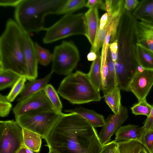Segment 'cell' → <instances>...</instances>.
<instances>
[{
  "label": "cell",
  "instance_id": "ba28073f",
  "mask_svg": "<svg viewBox=\"0 0 153 153\" xmlns=\"http://www.w3.org/2000/svg\"><path fill=\"white\" fill-rule=\"evenodd\" d=\"M24 146L22 128L13 120L0 121V153H17Z\"/></svg>",
  "mask_w": 153,
  "mask_h": 153
},
{
  "label": "cell",
  "instance_id": "484cf974",
  "mask_svg": "<svg viewBox=\"0 0 153 153\" xmlns=\"http://www.w3.org/2000/svg\"><path fill=\"white\" fill-rule=\"evenodd\" d=\"M86 0H66L57 15L72 14L74 12L85 7Z\"/></svg>",
  "mask_w": 153,
  "mask_h": 153
},
{
  "label": "cell",
  "instance_id": "9a60e30c",
  "mask_svg": "<svg viewBox=\"0 0 153 153\" xmlns=\"http://www.w3.org/2000/svg\"><path fill=\"white\" fill-rule=\"evenodd\" d=\"M53 74L51 71L43 78L29 81L25 84L17 101L20 102L35 94L43 90L48 84Z\"/></svg>",
  "mask_w": 153,
  "mask_h": 153
},
{
  "label": "cell",
  "instance_id": "7bdbcfd3",
  "mask_svg": "<svg viewBox=\"0 0 153 153\" xmlns=\"http://www.w3.org/2000/svg\"><path fill=\"white\" fill-rule=\"evenodd\" d=\"M97 57V53L90 51L87 55V58L89 61H94Z\"/></svg>",
  "mask_w": 153,
  "mask_h": 153
},
{
  "label": "cell",
  "instance_id": "7402d4cb",
  "mask_svg": "<svg viewBox=\"0 0 153 153\" xmlns=\"http://www.w3.org/2000/svg\"><path fill=\"white\" fill-rule=\"evenodd\" d=\"M23 139L25 146L33 152H39L42 144L41 136L38 134L22 128Z\"/></svg>",
  "mask_w": 153,
  "mask_h": 153
},
{
  "label": "cell",
  "instance_id": "7a4b0ae2",
  "mask_svg": "<svg viewBox=\"0 0 153 153\" xmlns=\"http://www.w3.org/2000/svg\"><path fill=\"white\" fill-rule=\"evenodd\" d=\"M0 71H10L27 79L24 33L16 21L9 19L0 37Z\"/></svg>",
  "mask_w": 153,
  "mask_h": 153
},
{
  "label": "cell",
  "instance_id": "4dcf8cb0",
  "mask_svg": "<svg viewBox=\"0 0 153 153\" xmlns=\"http://www.w3.org/2000/svg\"><path fill=\"white\" fill-rule=\"evenodd\" d=\"M152 105L147 101L146 98L138 101L131 108L132 113L136 115H143L148 117L150 114Z\"/></svg>",
  "mask_w": 153,
  "mask_h": 153
},
{
  "label": "cell",
  "instance_id": "e0dca14e",
  "mask_svg": "<svg viewBox=\"0 0 153 153\" xmlns=\"http://www.w3.org/2000/svg\"><path fill=\"white\" fill-rule=\"evenodd\" d=\"M140 21L153 25V0H143L132 13Z\"/></svg>",
  "mask_w": 153,
  "mask_h": 153
},
{
  "label": "cell",
  "instance_id": "ac0fdd59",
  "mask_svg": "<svg viewBox=\"0 0 153 153\" xmlns=\"http://www.w3.org/2000/svg\"><path fill=\"white\" fill-rule=\"evenodd\" d=\"M65 111L68 113H75L86 120L94 127H102L105 124L104 117L95 111L82 107L72 109L66 110Z\"/></svg>",
  "mask_w": 153,
  "mask_h": 153
},
{
  "label": "cell",
  "instance_id": "f6af8a7d",
  "mask_svg": "<svg viewBox=\"0 0 153 153\" xmlns=\"http://www.w3.org/2000/svg\"><path fill=\"white\" fill-rule=\"evenodd\" d=\"M17 153H26L25 146L22 147Z\"/></svg>",
  "mask_w": 153,
  "mask_h": 153
},
{
  "label": "cell",
  "instance_id": "f546056e",
  "mask_svg": "<svg viewBox=\"0 0 153 153\" xmlns=\"http://www.w3.org/2000/svg\"><path fill=\"white\" fill-rule=\"evenodd\" d=\"M35 44L38 63L44 66L48 65L52 61L53 53L49 50L42 47L37 42Z\"/></svg>",
  "mask_w": 153,
  "mask_h": 153
},
{
  "label": "cell",
  "instance_id": "ee69618b",
  "mask_svg": "<svg viewBox=\"0 0 153 153\" xmlns=\"http://www.w3.org/2000/svg\"><path fill=\"white\" fill-rule=\"evenodd\" d=\"M110 153H120L117 143V144L112 149Z\"/></svg>",
  "mask_w": 153,
  "mask_h": 153
},
{
  "label": "cell",
  "instance_id": "ffe728a7",
  "mask_svg": "<svg viewBox=\"0 0 153 153\" xmlns=\"http://www.w3.org/2000/svg\"><path fill=\"white\" fill-rule=\"evenodd\" d=\"M120 89L115 87L106 91H102L105 100L114 114L118 113L121 106Z\"/></svg>",
  "mask_w": 153,
  "mask_h": 153
},
{
  "label": "cell",
  "instance_id": "b9f144b4",
  "mask_svg": "<svg viewBox=\"0 0 153 153\" xmlns=\"http://www.w3.org/2000/svg\"><path fill=\"white\" fill-rule=\"evenodd\" d=\"M108 19V14L107 12L103 14L100 19V24L99 28L100 29H103L106 25Z\"/></svg>",
  "mask_w": 153,
  "mask_h": 153
},
{
  "label": "cell",
  "instance_id": "836d02e7",
  "mask_svg": "<svg viewBox=\"0 0 153 153\" xmlns=\"http://www.w3.org/2000/svg\"><path fill=\"white\" fill-rule=\"evenodd\" d=\"M12 105L7 99V96L0 94V116L4 117L9 114Z\"/></svg>",
  "mask_w": 153,
  "mask_h": 153
},
{
  "label": "cell",
  "instance_id": "5b68a950",
  "mask_svg": "<svg viewBox=\"0 0 153 153\" xmlns=\"http://www.w3.org/2000/svg\"><path fill=\"white\" fill-rule=\"evenodd\" d=\"M42 41L49 44L68 36L85 35V33L84 14L65 15L52 26L46 28Z\"/></svg>",
  "mask_w": 153,
  "mask_h": 153
},
{
  "label": "cell",
  "instance_id": "52a82bcc",
  "mask_svg": "<svg viewBox=\"0 0 153 153\" xmlns=\"http://www.w3.org/2000/svg\"><path fill=\"white\" fill-rule=\"evenodd\" d=\"M51 72L68 75L76 68L80 59L78 50L72 42L63 41L55 47Z\"/></svg>",
  "mask_w": 153,
  "mask_h": 153
},
{
  "label": "cell",
  "instance_id": "4fadbf2b",
  "mask_svg": "<svg viewBox=\"0 0 153 153\" xmlns=\"http://www.w3.org/2000/svg\"><path fill=\"white\" fill-rule=\"evenodd\" d=\"M144 132L143 126L131 124L121 126L115 133V140L117 143L130 140L139 142Z\"/></svg>",
  "mask_w": 153,
  "mask_h": 153
},
{
  "label": "cell",
  "instance_id": "bcb514c9",
  "mask_svg": "<svg viewBox=\"0 0 153 153\" xmlns=\"http://www.w3.org/2000/svg\"><path fill=\"white\" fill-rule=\"evenodd\" d=\"M25 149L26 153H33V151L25 147Z\"/></svg>",
  "mask_w": 153,
  "mask_h": 153
},
{
  "label": "cell",
  "instance_id": "6da1fadb",
  "mask_svg": "<svg viewBox=\"0 0 153 153\" xmlns=\"http://www.w3.org/2000/svg\"><path fill=\"white\" fill-rule=\"evenodd\" d=\"M45 140L56 153H100L103 147L95 128L75 113H62Z\"/></svg>",
  "mask_w": 153,
  "mask_h": 153
},
{
  "label": "cell",
  "instance_id": "603a6c76",
  "mask_svg": "<svg viewBox=\"0 0 153 153\" xmlns=\"http://www.w3.org/2000/svg\"><path fill=\"white\" fill-rule=\"evenodd\" d=\"M124 9L123 4L112 9L108 13L111 14L110 43L117 40V29Z\"/></svg>",
  "mask_w": 153,
  "mask_h": 153
},
{
  "label": "cell",
  "instance_id": "277c9868",
  "mask_svg": "<svg viewBox=\"0 0 153 153\" xmlns=\"http://www.w3.org/2000/svg\"><path fill=\"white\" fill-rule=\"evenodd\" d=\"M58 93L73 104L100 101L102 97L88 74L77 71L67 75L61 82Z\"/></svg>",
  "mask_w": 153,
  "mask_h": 153
},
{
  "label": "cell",
  "instance_id": "3957f363",
  "mask_svg": "<svg viewBox=\"0 0 153 153\" xmlns=\"http://www.w3.org/2000/svg\"><path fill=\"white\" fill-rule=\"evenodd\" d=\"M66 1L22 0L15 7V21L25 33L45 30V17L56 14Z\"/></svg>",
  "mask_w": 153,
  "mask_h": 153
},
{
  "label": "cell",
  "instance_id": "8d00e7d4",
  "mask_svg": "<svg viewBox=\"0 0 153 153\" xmlns=\"http://www.w3.org/2000/svg\"><path fill=\"white\" fill-rule=\"evenodd\" d=\"M140 1L137 0H124L123 7L126 11L131 13L138 6Z\"/></svg>",
  "mask_w": 153,
  "mask_h": 153
},
{
  "label": "cell",
  "instance_id": "83f0119b",
  "mask_svg": "<svg viewBox=\"0 0 153 153\" xmlns=\"http://www.w3.org/2000/svg\"><path fill=\"white\" fill-rule=\"evenodd\" d=\"M106 61L108 67L109 78L105 91L109 90L117 86L115 64L112 60L109 48L107 54Z\"/></svg>",
  "mask_w": 153,
  "mask_h": 153
},
{
  "label": "cell",
  "instance_id": "d6a6232c",
  "mask_svg": "<svg viewBox=\"0 0 153 153\" xmlns=\"http://www.w3.org/2000/svg\"><path fill=\"white\" fill-rule=\"evenodd\" d=\"M149 153H153V130H145L139 142Z\"/></svg>",
  "mask_w": 153,
  "mask_h": 153
},
{
  "label": "cell",
  "instance_id": "d6986e66",
  "mask_svg": "<svg viewBox=\"0 0 153 153\" xmlns=\"http://www.w3.org/2000/svg\"><path fill=\"white\" fill-rule=\"evenodd\" d=\"M137 62L143 68L153 70V52L137 43L136 48Z\"/></svg>",
  "mask_w": 153,
  "mask_h": 153
},
{
  "label": "cell",
  "instance_id": "8992f818",
  "mask_svg": "<svg viewBox=\"0 0 153 153\" xmlns=\"http://www.w3.org/2000/svg\"><path fill=\"white\" fill-rule=\"evenodd\" d=\"M62 113L56 110L44 111L22 115L15 119L22 128L36 133L45 139Z\"/></svg>",
  "mask_w": 153,
  "mask_h": 153
},
{
  "label": "cell",
  "instance_id": "cb8c5ba5",
  "mask_svg": "<svg viewBox=\"0 0 153 153\" xmlns=\"http://www.w3.org/2000/svg\"><path fill=\"white\" fill-rule=\"evenodd\" d=\"M108 14V19L106 25L102 29L98 27L94 43L91 47V52L96 53L102 46L111 21V15Z\"/></svg>",
  "mask_w": 153,
  "mask_h": 153
},
{
  "label": "cell",
  "instance_id": "8fae6325",
  "mask_svg": "<svg viewBox=\"0 0 153 153\" xmlns=\"http://www.w3.org/2000/svg\"><path fill=\"white\" fill-rule=\"evenodd\" d=\"M127 108L121 105L119 112L117 114H110L107 117L104 125L98 135L102 145L107 144L111 140V137L128 118Z\"/></svg>",
  "mask_w": 153,
  "mask_h": 153
},
{
  "label": "cell",
  "instance_id": "f35d334b",
  "mask_svg": "<svg viewBox=\"0 0 153 153\" xmlns=\"http://www.w3.org/2000/svg\"><path fill=\"white\" fill-rule=\"evenodd\" d=\"M109 49L111 53L112 60L115 64L118 57V44L117 39L114 42L109 43Z\"/></svg>",
  "mask_w": 153,
  "mask_h": 153
},
{
  "label": "cell",
  "instance_id": "1f68e13d",
  "mask_svg": "<svg viewBox=\"0 0 153 153\" xmlns=\"http://www.w3.org/2000/svg\"><path fill=\"white\" fill-rule=\"evenodd\" d=\"M27 79L25 77L21 76L12 86L7 96V99L9 102H13L17 96L20 94L24 88Z\"/></svg>",
  "mask_w": 153,
  "mask_h": 153
},
{
  "label": "cell",
  "instance_id": "30bf717a",
  "mask_svg": "<svg viewBox=\"0 0 153 153\" xmlns=\"http://www.w3.org/2000/svg\"><path fill=\"white\" fill-rule=\"evenodd\" d=\"M153 85V70L144 69L139 65L130 83L129 91L140 101L146 98Z\"/></svg>",
  "mask_w": 153,
  "mask_h": 153
},
{
  "label": "cell",
  "instance_id": "74e56055",
  "mask_svg": "<svg viewBox=\"0 0 153 153\" xmlns=\"http://www.w3.org/2000/svg\"><path fill=\"white\" fill-rule=\"evenodd\" d=\"M152 108L149 115L147 117L143 123V126L145 131L153 130V103Z\"/></svg>",
  "mask_w": 153,
  "mask_h": 153
},
{
  "label": "cell",
  "instance_id": "5bb4252c",
  "mask_svg": "<svg viewBox=\"0 0 153 153\" xmlns=\"http://www.w3.org/2000/svg\"><path fill=\"white\" fill-rule=\"evenodd\" d=\"M98 10L96 8H90L84 14L85 29L84 35L92 45L94 43L100 24Z\"/></svg>",
  "mask_w": 153,
  "mask_h": 153
},
{
  "label": "cell",
  "instance_id": "d590c367",
  "mask_svg": "<svg viewBox=\"0 0 153 153\" xmlns=\"http://www.w3.org/2000/svg\"><path fill=\"white\" fill-rule=\"evenodd\" d=\"M85 7L89 9L96 8L106 11L105 1L102 0H88L87 1Z\"/></svg>",
  "mask_w": 153,
  "mask_h": 153
},
{
  "label": "cell",
  "instance_id": "d4e9b609",
  "mask_svg": "<svg viewBox=\"0 0 153 153\" xmlns=\"http://www.w3.org/2000/svg\"><path fill=\"white\" fill-rule=\"evenodd\" d=\"M21 77L10 71H0V90L12 87Z\"/></svg>",
  "mask_w": 153,
  "mask_h": 153
},
{
  "label": "cell",
  "instance_id": "7dc6e473",
  "mask_svg": "<svg viewBox=\"0 0 153 153\" xmlns=\"http://www.w3.org/2000/svg\"><path fill=\"white\" fill-rule=\"evenodd\" d=\"M139 153H149L145 148L141 150Z\"/></svg>",
  "mask_w": 153,
  "mask_h": 153
},
{
  "label": "cell",
  "instance_id": "ab89813d",
  "mask_svg": "<svg viewBox=\"0 0 153 153\" xmlns=\"http://www.w3.org/2000/svg\"><path fill=\"white\" fill-rule=\"evenodd\" d=\"M22 0H0V5L3 7L10 6L16 7Z\"/></svg>",
  "mask_w": 153,
  "mask_h": 153
},
{
  "label": "cell",
  "instance_id": "7c38bea8",
  "mask_svg": "<svg viewBox=\"0 0 153 153\" xmlns=\"http://www.w3.org/2000/svg\"><path fill=\"white\" fill-rule=\"evenodd\" d=\"M24 44L25 58L27 72V79L31 81L36 79L37 76L38 63L35 44L30 34L24 33Z\"/></svg>",
  "mask_w": 153,
  "mask_h": 153
},
{
  "label": "cell",
  "instance_id": "f1b7e54d",
  "mask_svg": "<svg viewBox=\"0 0 153 153\" xmlns=\"http://www.w3.org/2000/svg\"><path fill=\"white\" fill-rule=\"evenodd\" d=\"M117 143L120 153H139L145 148L141 143L134 140Z\"/></svg>",
  "mask_w": 153,
  "mask_h": 153
},
{
  "label": "cell",
  "instance_id": "2e32d148",
  "mask_svg": "<svg viewBox=\"0 0 153 153\" xmlns=\"http://www.w3.org/2000/svg\"><path fill=\"white\" fill-rule=\"evenodd\" d=\"M138 43L153 52V25L137 21Z\"/></svg>",
  "mask_w": 153,
  "mask_h": 153
},
{
  "label": "cell",
  "instance_id": "4316f807",
  "mask_svg": "<svg viewBox=\"0 0 153 153\" xmlns=\"http://www.w3.org/2000/svg\"><path fill=\"white\" fill-rule=\"evenodd\" d=\"M43 90L54 108L58 112H62V105L58 92L53 87L48 84Z\"/></svg>",
  "mask_w": 153,
  "mask_h": 153
},
{
  "label": "cell",
  "instance_id": "e575fe53",
  "mask_svg": "<svg viewBox=\"0 0 153 153\" xmlns=\"http://www.w3.org/2000/svg\"><path fill=\"white\" fill-rule=\"evenodd\" d=\"M111 25L109 28L106 38L102 47L101 58V63L102 65L104 63L106 60L109 48V44L111 38Z\"/></svg>",
  "mask_w": 153,
  "mask_h": 153
},
{
  "label": "cell",
  "instance_id": "c3c4849f",
  "mask_svg": "<svg viewBox=\"0 0 153 153\" xmlns=\"http://www.w3.org/2000/svg\"><path fill=\"white\" fill-rule=\"evenodd\" d=\"M49 151L48 153H56L53 150L50 148H49Z\"/></svg>",
  "mask_w": 153,
  "mask_h": 153
},
{
  "label": "cell",
  "instance_id": "44dd1931",
  "mask_svg": "<svg viewBox=\"0 0 153 153\" xmlns=\"http://www.w3.org/2000/svg\"><path fill=\"white\" fill-rule=\"evenodd\" d=\"M96 53L97 57L93 61L88 74L92 84L100 91L102 87L101 58L99 51Z\"/></svg>",
  "mask_w": 153,
  "mask_h": 153
},
{
  "label": "cell",
  "instance_id": "60d3db41",
  "mask_svg": "<svg viewBox=\"0 0 153 153\" xmlns=\"http://www.w3.org/2000/svg\"><path fill=\"white\" fill-rule=\"evenodd\" d=\"M117 144L115 140L103 145L102 149L100 153H110L113 147Z\"/></svg>",
  "mask_w": 153,
  "mask_h": 153
},
{
  "label": "cell",
  "instance_id": "9c48e42d",
  "mask_svg": "<svg viewBox=\"0 0 153 153\" xmlns=\"http://www.w3.org/2000/svg\"><path fill=\"white\" fill-rule=\"evenodd\" d=\"M52 110H56L42 90L19 102L13 111L16 117L30 113Z\"/></svg>",
  "mask_w": 153,
  "mask_h": 153
}]
</instances>
